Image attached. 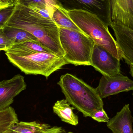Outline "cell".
<instances>
[{"label":"cell","mask_w":133,"mask_h":133,"mask_svg":"<svg viewBox=\"0 0 133 133\" xmlns=\"http://www.w3.org/2000/svg\"><path fill=\"white\" fill-rule=\"evenodd\" d=\"M18 122V116L12 107L0 111V133H4Z\"/></svg>","instance_id":"cell-17"},{"label":"cell","mask_w":133,"mask_h":133,"mask_svg":"<svg viewBox=\"0 0 133 133\" xmlns=\"http://www.w3.org/2000/svg\"><path fill=\"white\" fill-rule=\"evenodd\" d=\"M15 8V5H11L0 10V29H3Z\"/></svg>","instance_id":"cell-20"},{"label":"cell","mask_w":133,"mask_h":133,"mask_svg":"<svg viewBox=\"0 0 133 133\" xmlns=\"http://www.w3.org/2000/svg\"><path fill=\"white\" fill-rule=\"evenodd\" d=\"M5 52L9 61L25 74L43 75L46 79L67 64L64 57L54 53L29 50L14 45Z\"/></svg>","instance_id":"cell-2"},{"label":"cell","mask_w":133,"mask_h":133,"mask_svg":"<svg viewBox=\"0 0 133 133\" xmlns=\"http://www.w3.org/2000/svg\"><path fill=\"white\" fill-rule=\"evenodd\" d=\"M58 6L66 11L81 10L98 17L106 25L111 20L110 0H56Z\"/></svg>","instance_id":"cell-6"},{"label":"cell","mask_w":133,"mask_h":133,"mask_svg":"<svg viewBox=\"0 0 133 133\" xmlns=\"http://www.w3.org/2000/svg\"><path fill=\"white\" fill-rule=\"evenodd\" d=\"M59 37L67 64L75 66L91 65L94 41L85 34L59 27Z\"/></svg>","instance_id":"cell-5"},{"label":"cell","mask_w":133,"mask_h":133,"mask_svg":"<svg viewBox=\"0 0 133 133\" xmlns=\"http://www.w3.org/2000/svg\"><path fill=\"white\" fill-rule=\"evenodd\" d=\"M11 5H8L7 4H4V3H0V10L2 9L7 8V7H8V6Z\"/></svg>","instance_id":"cell-25"},{"label":"cell","mask_w":133,"mask_h":133,"mask_svg":"<svg viewBox=\"0 0 133 133\" xmlns=\"http://www.w3.org/2000/svg\"><path fill=\"white\" fill-rule=\"evenodd\" d=\"M15 4L19 5L29 8H36L41 10H47L45 0H16Z\"/></svg>","instance_id":"cell-18"},{"label":"cell","mask_w":133,"mask_h":133,"mask_svg":"<svg viewBox=\"0 0 133 133\" xmlns=\"http://www.w3.org/2000/svg\"><path fill=\"white\" fill-rule=\"evenodd\" d=\"M57 84L61 88L65 100L85 117L103 108L104 103L96 88L70 74L62 75Z\"/></svg>","instance_id":"cell-3"},{"label":"cell","mask_w":133,"mask_h":133,"mask_svg":"<svg viewBox=\"0 0 133 133\" xmlns=\"http://www.w3.org/2000/svg\"><path fill=\"white\" fill-rule=\"evenodd\" d=\"M91 118L99 123H108L110 119L104 108L95 112L91 116Z\"/></svg>","instance_id":"cell-22"},{"label":"cell","mask_w":133,"mask_h":133,"mask_svg":"<svg viewBox=\"0 0 133 133\" xmlns=\"http://www.w3.org/2000/svg\"><path fill=\"white\" fill-rule=\"evenodd\" d=\"M9 2H10L11 4H15V2H14V1H12V0H9Z\"/></svg>","instance_id":"cell-28"},{"label":"cell","mask_w":133,"mask_h":133,"mask_svg":"<svg viewBox=\"0 0 133 133\" xmlns=\"http://www.w3.org/2000/svg\"><path fill=\"white\" fill-rule=\"evenodd\" d=\"M111 23L133 30V0H110Z\"/></svg>","instance_id":"cell-11"},{"label":"cell","mask_w":133,"mask_h":133,"mask_svg":"<svg viewBox=\"0 0 133 133\" xmlns=\"http://www.w3.org/2000/svg\"><path fill=\"white\" fill-rule=\"evenodd\" d=\"M52 16L58 27L83 32L66 15L64 10L60 6H58L54 10Z\"/></svg>","instance_id":"cell-16"},{"label":"cell","mask_w":133,"mask_h":133,"mask_svg":"<svg viewBox=\"0 0 133 133\" xmlns=\"http://www.w3.org/2000/svg\"><path fill=\"white\" fill-rule=\"evenodd\" d=\"M64 10L81 30L94 40L95 44L103 47L118 59H122L116 40L109 32L108 26L98 16L81 10Z\"/></svg>","instance_id":"cell-4"},{"label":"cell","mask_w":133,"mask_h":133,"mask_svg":"<svg viewBox=\"0 0 133 133\" xmlns=\"http://www.w3.org/2000/svg\"><path fill=\"white\" fill-rule=\"evenodd\" d=\"M65 133H73V132H65Z\"/></svg>","instance_id":"cell-29"},{"label":"cell","mask_w":133,"mask_h":133,"mask_svg":"<svg viewBox=\"0 0 133 133\" xmlns=\"http://www.w3.org/2000/svg\"><path fill=\"white\" fill-rule=\"evenodd\" d=\"M133 123L132 112L127 104L109 119L107 126L112 133H133Z\"/></svg>","instance_id":"cell-12"},{"label":"cell","mask_w":133,"mask_h":133,"mask_svg":"<svg viewBox=\"0 0 133 133\" xmlns=\"http://www.w3.org/2000/svg\"><path fill=\"white\" fill-rule=\"evenodd\" d=\"M0 3H4V4L8 5L14 4H11L9 0H0Z\"/></svg>","instance_id":"cell-26"},{"label":"cell","mask_w":133,"mask_h":133,"mask_svg":"<svg viewBox=\"0 0 133 133\" xmlns=\"http://www.w3.org/2000/svg\"><path fill=\"white\" fill-rule=\"evenodd\" d=\"M12 1H14L15 2V1L16 0H12Z\"/></svg>","instance_id":"cell-30"},{"label":"cell","mask_w":133,"mask_h":133,"mask_svg":"<svg viewBox=\"0 0 133 133\" xmlns=\"http://www.w3.org/2000/svg\"><path fill=\"white\" fill-rule=\"evenodd\" d=\"M96 90L102 99L133 90V80L121 74L110 77L103 76Z\"/></svg>","instance_id":"cell-8"},{"label":"cell","mask_w":133,"mask_h":133,"mask_svg":"<svg viewBox=\"0 0 133 133\" xmlns=\"http://www.w3.org/2000/svg\"><path fill=\"white\" fill-rule=\"evenodd\" d=\"M13 45V44L5 35L3 29H0V51H5L11 48Z\"/></svg>","instance_id":"cell-21"},{"label":"cell","mask_w":133,"mask_h":133,"mask_svg":"<svg viewBox=\"0 0 133 133\" xmlns=\"http://www.w3.org/2000/svg\"><path fill=\"white\" fill-rule=\"evenodd\" d=\"M54 113L57 115L62 122L73 126H76L79 123V118L74 112V107L65 99L57 101L53 108Z\"/></svg>","instance_id":"cell-13"},{"label":"cell","mask_w":133,"mask_h":133,"mask_svg":"<svg viewBox=\"0 0 133 133\" xmlns=\"http://www.w3.org/2000/svg\"><path fill=\"white\" fill-rule=\"evenodd\" d=\"M120 61L103 47L95 44L91 65L103 76L112 77L121 74Z\"/></svg>","instance_id":"cell-7"},{"label":"cell","mask_w":133,"mask_h":133,"mask_svg":"<svg viewBox=\"0 0 133 133\" xmlns=\"http://www.w3.org/2000/svg\"><path fill=\"white\" fill-rule=\"evenodd\" d=\"M3 30L14 45L28 41H38L32 34L19 28L5 26L3 28Z\"/></svg>","instance_id":"cell-15"},{"label":"cell","mask_w":133,"mask_h":133,"mask_svg":"<svg viewBox=\"0 0 133 133\" xmlns=\"http://www.w3.org/2000/svg\"><path fill=\"white\" fill-rule=\"evenodd\" d=\"M14 46L23 48V49H26V50L34 51L53 53L49 49L42 45L38 41H28V42H25L19 44H15Z\"/></svg>","instance_id":"cell-19"},{"label":"cell","mask_w":133,"mask_h":133,"mask_svg":"<svg viewBox=\"0 0 133 133\" xmlns=\"http://www.w3.org/2000/svg\"><path fill=\"white\" fill-rule=\"evenodd\" d=\"M51 127L49 124L40 123L36 121L18 122L4 133H43Z\"/></svg>","instance_id":"cell-14"},{"label":"cell","mask_w":133,"mask_h":133,"mask_svg":"<svg viewBox=\"0 0 133 133\" xmlns=\"http://www.w3.org/2000/svg\"><path fill=\"white\" fill-rule=\"evenodd\" d=\"M114 31L116 41L122 59L133 66V30L111 23L110 26Z\"/></svg>","instance_id":"cell-9"},{"label":"cell","mask_w":133,"mask_h":133,"mask_svg":"<svg viewBox=\"0 0 133 133\" xmlns=\"http://www.w3.org/2000/svg\"><path fill=\"white\" fill-rule=\"evenodd\" d=\"M130 74H131V76L132 77L133 79V66H130ZM133 95V92L132 93Z\"/></svg>","instance_id":"cell-27"},{"label":"cell","mask_w":133,"mask_h":133,"mask_svg":"<svg viewBox=\"0 0 133 133\" xmlns=\"http://www.w3.org/2000/svg\"><path fill=\"white\" fill-rule=\"evenodd\" d=\"M24 77L19 74L0 82V111L5 109L13 103L14 98L26 89Z\"/></svg>","instance_id":"cell-10"},{"label":"cell","mask_w":133,"mask_h":133,"mask_svg":"<svg viewBox=\"0 0 133 133\" xmlns=\"http://www.w3.org/2000/svg\"><path fill=\"white\" fill-rule=\"evenodd\" d=\"M47 5L48 11L52 16L54 10L58 6L56 0H45Z\"/></svg>","instance_id":"cell-23"},{"label":"cell","mask_w":133,"mask_h":133,"mask_svg":"<svg viewBox=\"0 0 133 133\" xmlns=\"http://www.w3.org/2000/svg\"><path fill=\"white\" fill-rule=\"evenodd\" d=\"M64 130L61 127L55 126L51 127L50 129L43 133H65Z\"/></svg>","instance_id":"cell-24"},{"label":"cell","mask_w":133,"mask_h":133,"mask_svg":"<svg viewBox=\"0 0 133 133\" xmlns=\"http://www.w3.org/2000/svg\"><path fill=\"white\" fill-rule=\"evenodd\" d=\"M5 26L19 28L34 36L39 42L60 57H64L59 37V27L47 10L15 4Z\"/></svg>","instance_id":"cell-1"}]
</instances>
